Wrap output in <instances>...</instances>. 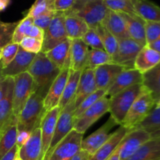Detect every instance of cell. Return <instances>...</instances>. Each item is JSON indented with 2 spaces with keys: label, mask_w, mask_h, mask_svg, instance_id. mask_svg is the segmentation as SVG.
<instances>
[{
  "label": "cell",
  "mask_w": 160,
  "mask_h": 160,
  "mask_svg": "<svg viewBox=\"0 0 160 160\" xmlns=\"http://www.w3.org/2000/svg\"><path fill=\"white\" fill-rule=\"evenodd\" d=\"M11 2L12 0H0V12H4L11 4Z\"/></svg>",
  "instance_id": "f5cc1de1"
},
{
  "label": "cell",
  "mask_w": 160,
  "mask_h": 160,
  "mask_svg": "<svg viewBox=\"0 0 160 160\" xmlns=\"http://www.w3.org/2000/svg\"><path fill=\"white\" fill-rule=\"evenodd\" d=\"M36 54L26 52L20 46L13 60L6 68L0 70V77L14 78L20 73L27 72Z\"/></svg>",
  "instance_id": "2e32d148"
},
{
  "label": "cell",
  "mask_w": 160,
  "mask_h": 160,
  "mask_svg": "<svg viewBox=\"0 0 160 160\" xmlns=\"http://www.w3.org/2000/svg\"><path fill=\"white\" fill-rule=\"evenodd\" d=\"M119 13L124 20L130 38L142 47L145 46V20L138 15H129L123 12Z\"/></svg>",
  "instance_id": "44dd1931"
},
{
  "label": "cell",
  "mask_w": 160,
  "mask_h": 160,
  "mask_svg": "<svg viewBox=\"0 0 160 160\" xmlns=\"http://www.w3.org/2000/svg\"><path fill=\"white\" fill-rule=\"evenodd\" d=\"M94 70L86 68L82 71L78 83L76 95H75V106L76 108L87 98L88 95L97 90Z\"/></svg>",
  "instance_id": "cb8c5ba5"
},
{
  "label": "cell",
  "mask_w": 160,
  "mask_h": 160,
  "mask_svg": "<svg viewBox=\"0 0 160 160\" xmlns=\"http://www.w3.org/2000/svg\"><path fill=\"white\" fill-rule=\"evenodd\" d=\"M95 31H97L101 38L105 51L108 54L110 55L112 57L114 56L118 49V40L110 32H109L102 25L97 27L95 28Z\"/></svg>",
  "instance_id": "e575fe53"
},
{
  "label": "cell",
  "mask_w": 160,
  "mask_h": 160,
  "mask_svg": "<svg viewBox=\"0 0 160 160\" xmlns=\"http://www.w3.org/2000/svg\"><path fill=\"white\" fill-rule=\"evenodd\" d=\"M88 52V46L81 38L71 40L70 69L83 71L87 66Z\"/></svg>",
  "instance_id": "d4e9b609"
},
{
  "label": "cell",
  "mask_w": 160,
  "mask_h": 160,
  "mask_svg": "<svg viewBox=\"0 0 160 160\" xmlns=\"http://www.w3.org/2000/svg\"><path fill=\"white\" fill-rule=\"evenodd\" d=\"M160 62V54L152 48L145 45L142 48L134 61V68L142 74L154 68Z\"/></svg>",
  "instance_id": "4316f807"
},
{
  "label": "cell",
  "mask_w": 160,
  "mask_h": 160,
  "mask_svg": "<svg viewBox=\"0 0 160 160\" xmlns=\"http://www.w3.org/2000/svg\"><path fill=\"white\" fill-rule=\"evenodd\" d=\"M142 84L152 93L156 102L160 98V62L143 74Z\"/></svg>",
  "instance_id": "d6a6232c"
},
{
  "label": "cell",
  "mask_w": 160,
  "mask_h": 160,
  "mask_svg": "<svg viewBox=\"0 0 160 160\" xmlns=\"http://www.w3.org/2000/svg\"><path fill=\"white\" fill-rule=\"evenodd\" d=\"M28 37L34 38L38 39V40L43 42L44 37H45V31L42 29H41L40 28H38V27L33 25L31 31H30L29 34H28Z\"/></svg>",
  "instance_id": "681fc988"
},
{
  "label": "cell",
  "mask_w": 160,
  "mask_h": 160,
  "mask_svg": "<svg viewBox=\"0 0 160 160\" xmlns=\"http://www.w3.org/2000/svg\"><path fill=\"white\" fill-rule=\"evenodd\" d=\"M129 131L128 128L120 126L115 132L112 133L109 140L103 144L93 156H90L88 160H107Z\"/></svg>",
  "instance_id": "7402d4cb"
},
{
  "label": "cell",
  "mask_w": 160,
  "mask_h": 160,
  "mask_svg": "<svg viewBox=\"0 0 160 160\" xmlns=\"http://www.w3.org/2000/svg\"><path fill=\"white\" fill-rule=\"evenodd\" d=\"M70 46L71 40L67 38L45 52L47 57L60 70L70 68Z\"/></svg>",
  "instance_id": "603a6c76"
},
{
  "label": "cell",
  "mask_w": 160,
  "mask_h": 160,
  "mask_svg": "<svg viewBox=\"0 0 160 160\" xmlns=\"http://www.w3.org/2000/svg\"><path fill=\"white\" fill-rule=\"evenodd\" d=\"M156 100L151 92L143 86L142 92L136 98L120 126L128 129H134L155 107Z\"/></svg>",
  "instance_id": "277c9868"
},
{
  "label": "cell",
  "mask_w": 160,
  "mask_h": 160,
  "mask_svg": "<svg viewBox=\"0 0 160 160\" xmlns=\"http://www.w3.org/2000/svg\"><path fill=\"white\" fill-rule=\"evenodd\" d=\"M107 160H109V159H107Z\"/></svg>",
  "instance_id": "94428289"
},
{
  "label": "cell",
  "mask_w": 160,
  "mask_h": 160,
  "mask_svg": "<svg viewBox=\"0 0 160 160\" xmlns=\"http://www.w3.org/2000/svg\"><path fill=\"white\" fill-rule=\"evenodd\" d=\"M20 45L17 43L8 44L7 45L2 48L1 58H0V70L4 69L13 60L16 55L17 54Z\"/></svg>",
  "instance_id": "b9f144b4"
},
{
  "label": "cell",
  "mask_w": 160,
  "mask_h": 160,
  "mask_svg": "<svg viewBox=\"0 0 160 160\" xmlns=\"http://www.w3.org/2000/svg\"><path fill=\"white\" fill-rule=\"evenodd\" d=\"M17 22H3L0 20V49L12 42V34Z\"/></svg>",
  "instance_id": "ab89813d"
},
{
  "label": "cell",
  "mask_w": 160,
  "mask_h": 160,
  "mask_svg": "<svg viewBox=\"0 0 160 160\" xmlns=\"http://www.w3.org/2000/svg\"><path fill=\"white\" fill-rule=\"evenodd\" d=\"M31 132L27 130H22V131H17V145L19 148H21L29 140L31 137Z\"/></svg>",
  "instance_id": "c3c4849f"
},
{
  "label": "cell",
  "mask_w": 160,
  "mask_h": 160,
  "mask_svg": "<svg viewBox=\"0 0 160 160\" xmlns=\"http://www.w3.org/2000/svg\"><path fill=\"white\" fill-rule=\"evenodd\" d=\"M12 112L18 117L28 100L34 92V84L32 78L28 71L14 77Z\"/></svg>",
  "instance_id": "ba28073f"
},
{
  "label": "cell",
  "mask_w": 160,
  "mask_h": 160,
  "mask_svg": "<svg viewBox=\"0 0 160 160\" xmlns=\"http://www.w3.org/2000/svg\"><path fill=\"white\" fill-rule=\"evenodd\" d=\"M19 148L16 145L12 148H11L0 160H15L18 156Z\"/></svg>",
  "instance_id": "f907efd6"
},
{
  "label": "cell",
  "mask_w": 160,
  "mask_h": 160,
  "mask_svg": "<svg viewBox=\"0 0 160 160\" xmlns=\"http://www.w3.org/2000/svg\"><path fill=\"white\" fill-rule=\"evenodd\" d=\"M126 68L116 63L99 66L94 70L97 88L107 90L117 76Z\"/></svg>",
  "instance_id": "ac0fdd59"
},
{
  "label": "cell",
  "mask_w": 160,
  "mask_h": 160,
  "mask_svg": "<svg viewBox=\"0 0 160 160\" xmlns=\"http://www.w3.org/2000/svg\"><path fill=\"white\" fill-rule=\"evenodd\" d=\"M20 46L28 52L38 54L40 52H42L43 42L38 39H36L34 38L31 37H25L22 39L20 43L19 44Z\"/></svg>",
  "instance_id": "ee69618b"
},
{
  "label": "cell",
  "mask_w": 160,
  "mask_h": 160,
  "mask_svg": "<svg viewBox=\"0 0 160 160\" xmlns=\"http://www.w3.org/2000/svg\"><path fill=\"white\" fill-rule=\"evenodd\" d=\"M81 39L92 49L105 50L101 38L95 29L89 28L88 31L84 34V36Z\"/></svg>",
  "instance_id": "7bdbcfd3"
},
{
  "label": "cell",
  "mask_w": 160,
  "mask_h": 160,
  "mask_svg": "<svg viewBox=\"0 0 160 160\" xmlns=\"http://www.w3.org/2000/svg\"><path fill=\"white\" fill-rule=\"evenodd\" d=\"M148 46L149 47V48L154 49L155 51L158 52L160 54V38L158 39V40L155 41V42H153L152 43L148 45Z\"/></svg>",
  "instance_id": "db71d44e"
},
{
  "label": "cell",
  "mask_w": 160,
  "mask_h": 160,
  "mask_svg": "<svg viewBox=\"0 0 160 160\" xmlns=\"http://www.w3.org/2000/svg\"><path fill=\"white\" fill-rule=\"evenodd\" d=\"M155 108H160V98L156 102V104H155Z\"/></svg>",
  "instance_id": "6f0895ef"
},
{
  "label": "cell",
  "mask_w": 160,
  "mask_h": 160,
  "mask_svg": "<svg viewBox=\"0 0 160 160\" xmlns=\"http://www.w3.org/2000/svg\"><path fill=\"white\" fill-rule=\"evenodd\" d=\"M103 2L109 10L129 15H137L131 0H103Z\"/></svg>",
  "instance_id": "f35d334b"
},
{
  "label": "cell",
  "mask_w": 160,
  "mask_h": 160,
  "mask_svg": "<svg viewBox=\"0 0 160 160\" xmlns=\"http://www.w3.org/2000/svg\"><path fill=\"white\" fill-rule=\"evenodd\" d=\"M20 160H21V159H20Z\"/></svg>",
  "instance_id": "6125c7cd"
},
{
  "label": "cell",
  "mask_w": 160,
  "mask_h": 160,
  "mask_svg": "<svg viewBox=\"0 0 160 160\" xmlns=\"http://www.w3.org/2000/svg\"><path fill=\"white\" fill-rule=\"evenodd\" d=\"M84 134L72 130L56 146L48 160H70L81 149Z\"/></svg>",
  "instance_id": "8fae6325"
},
{
  "label": "cell",
  "mask_w": 160,
  "mask_h": 160,
  "mask_svg": "<svg viewBox=\"0 0 160 160\" xmlns=\"http://www.w3.org/2000/svg\"><path fill=\"white\" fill-rule=\"evenodd\" d=\"M69 73L70 69L62 70L52 84L46 96L44 98V109L45 112L59 106L64 88L68 79Z\"/></svg>",
  "instance_id": "e0dca14e"
},
{
  "label": "cell",
  "mask_w": 160,
  "mask_h": 160,
  "mask_svg": "<svg viewBox=\"0 0 160 160\" xmlns=\"http://www.w3.org/2000/svg\"><path fill=\"white\" fill-rule=\"evenodd\" d=\"M108 63H113V61L112 56L108 54L105 50L92 49V48L89 50L86 68L95 70L99 66Z\"/></svg>",
  "instance_id": "836d02e7"
},
{
  "label": "cell",
  "mask_w": 160,
  "mask_h": 160,
  "mask_svg": "<svg viewBox=\"0 0 160 160\" xmlns=\"http://www.w3.org/2000/svg\"><path fill=\"white\" fill-rule=\"evenodd\" d=\"M53 3L54 0H35L34 4L28 9L26 17H31L34 19L46 11L54 10Z\"/></svg>",
  "instance_id": "60d3db41"
},
{
  "label": "cell",
  "mask_w": 160,
  "mask_h": 160,
  "mask_svg": "<svg viewBox=\"0 0 160 160\" xmlns=\"http://www.w3.org/2000/svg\"><path fill=\"white\" fill-rule=\"evenodd\" d=\"M102 25L117 40L130 38L124 20L119 12L109 10Z\"/></svg>",
  "instance_id": "83f0119b"
},
{
  "label": "cell",
  "mask_w": 160,
  "mask_h": 160,
  "mask_svg": "<svg viewBox=\"0 0 160 160\" xmlns=\"http://www.w3.org/2000/svg\"><path fill=\"white\" fill-rule=\"evenodd\" d=\"M81 73L82 71H78V70H73L70 69L68 79H67V84L64 88L63 93H62L59 106H58L60 110L63 109L73 98H75Z\"/></svg>",
  "instance_id": "1f68e13d"
},
{
  "label": "cell",
  "mask_w": 160,
  "mask_h": 160,
  "mask_svg": "<svg viewBox=\"0 0 160 160\" xmlns=\"http://www.w3.org/2000/svg\"><path fill=\"white\" fill-rule=\"evenodd\" d=\"M143 74L136 69H126L116 78L109 88L106 90V96L112 97L116 94L136 84H142Z\"/></svg>",
  "instance_id": "9a60e30c"
},
{
  "label": "cell",
  "mask_w": 160,
  "mask_h": 160,
  "mask_svg": "<svg viewBox=\"0 0 160 160\" xmlns=\"http://www.w3.org/2000/svg\"><path fill=\"white\" fill-rule=\"evenodd\" d=\"M151 139L150 133L143 129L130 130L108 159L127 160L133 156L144 144Z\"/></svg>",
  "instance_id": "5b68a950"
},
{
  "label": "cell",
  "mask_w": 160,
  "mask_h": 160,
  "mask_svg": "<svg viewBox=\"0 0 160 160\" xmlns=\"http://www.w3.org/2000/svg\"><path fill=\"white\" fill-rule=\"evenodd\" d=\"M33 25H34V19L31 17L25 16L24 18L18 21V24L16 27L12 34V43L20 44L22 39L24 38L25 37H28Z\"/></svg>",
  "instance_id": "8d00e7d4"
},
{
  "label": "cell",
  "mask_w": 160,
  "mask_h": 160,
  "mask_svg": "<svg viewBox=\"0 0 160 160\" xmlns=\"http://www.w3.org/2000/svg\"><path fill=\"white\" fill-rule=\"evenodd\" d=\"M117 123L114 121L113 119L111 117H109V120L101 128L92 133L87 138L82 140L81 149L87 152L90 155V156H93L96 152L97 150L109 140L112 134L109 133V131Z\"/></svg>",
  "instance_id": "4fadbf2b"
},
{
  "label": "cell",
  "mask_w": 160,
  "mask_h": 160,
  "mask_svg": "<svg viewBox=\"0 0 160 160\" xmlns=\"http://www.w3.org/2000/svg\"><path fill=\"white\" fill-rule=\"evenodd\" d=\"M1 52H2V49H0V58H1Z\"/></svg>",
  "instance_id": "680465c9"
},
{
  "label": "cell",
  "mask_w": 160,
  "mask_h": 160,
  "mask_svg": "<svg viewBox=\"0 0 160 160\" xmlns=\"http://www.w3.org/2000/svg\"><path fill=\"white\" fill-rule=\"evenodd\" d=\"M45 112L44 98L34 92L17 117V131L27 130L32 132L40 126Z\"/></svg>",
  "instance_id": "7a4b0ae2"
},
{
  "label": "cell",
  "mask_w": 160,
  "mask_h": 160,
  "mask_svg": "<svg viewBox=\"0 0 160 160\" xmlns=\"http://www.w3.org/2000/svg\"><path fill=\"white\" fill-rule=\"evenodd\" d=\"M76 3V0H54L53 8L55 12H67L70 11Z\"/></svg>",
  "instance_id": "7dc6e473"
},
{
  "label": "cell",
  "mask_w": 160,
  "mask_h": 160,
  "mask_svg": "<svg viewBox=\"0 0 160 160\" xmlns=\"http://www.w3.org/2000/svg\"><path fill=\"white\" fill-rule=\"evenodd\" d=\"M55 13L56 12L54 10H48L43 12L42 14L34 18V25L40 28L45 32L46 30L48 29Z\"/></svg>",
  "instance_id": "bcb514c9"
},
{
  "label": "cell",
  "mask_w": 160,
  "mask_h": 160,
  "mask_svg": "<svg viewBox=\"0 0 160 160\" xmlns=\"http://www.w3.org/2000/svg\"><path fill=\"white\" fill-rule=\"evenodd\" d=\"M13 78H6L4 92L0 99V131L13 116L12 99H13Z\"/></svg>",
  "instance_id": "ffe728a7"
},
{
  "label": "cell",
  "mask_w": 160,
  "mask_h": 160,
  "mask_svg": "<svg viewBox=\"0 0 160 160\" xmlns=\"http://www.w3.org/2000/svg\"><path fill=\"white\" fill-rule=\"evenodd\" d=\"M5 81H6V78L0 77V99H1L2 97L3 92H4Z\"/></svg>",
  "instance_id": "11a10c76"
},
{
  "label": "cell",
  "mask_w": 160,
  "mask_h": 160,
  "mask_svg": "<svg viewBox=\"0 0 160 160\" xmlns=\"http://www.w3.org/2000/svg\"><path fill=\"white\" fill-rule=\"evenodd\" d=\"M64 23L67 37L70 40L80 39L88 31L89 27L84 20L71 12H64Z\"/></svg>",
  "instance_id": "f1b7e54d"
},
{
  "label": "cell",
  "mask_w": 160,
  "mask_h": 160,
  "mask_svg": "<svg viewBox=\"0 0 160 160\" xmlns=\"http://www.w3.org/2000/svg\"><path fill=\"white\" fill-rule=\"evenodd\" d=\"M61 70L50 61L45 52L36 54L28 72L32 78L34 84V92L45 98Z\"/></svg>",
  "instance_id": "6da1fadb"
},
{
  "label": "cell",
  "mask_w": 160,
  "mask_h": 160,
  "mask_svg": "<svg viewBox=\"0 0 160 160\" xmlns=\"http://www.w3.org/2000/svg\"><path fill=\"white\" fill-rule=\"evenodd\" d=\"M76 109L75 98H73L65 107L61 109L56 122L54 134L49 148L43 160H48L56 145L73 130L74 123V112Z\"/></svg>",
  "instance_id": "52a82bcc"
},
{
  "label": "cell",
  "mask_w": 160,
  "mask_h": 160,
  "mask_svg": "<svg viewBox=\"0 0 160 160\" xmlns=\"http://www.w3.org/2000/svg\"><path fill=\"white\" fill-rule=\"evenodd\" d=\"M135 128L143 129L148 133L160 130V108H153L148 115Z\"/></svg>",
  "instance_id": "d590c367"
},
{
  "label": "cell",
  "mask_w": 160,
  "mask_h": 160,
  "mask_svg": "<svg viewBox=\"0 0 160 160\" xmlns=\"http://www.w3.org/2000/svg\"><path fill=\"white\" fill-rule=\"evenodd\" d=\"M17 117L12 116L0 131V159L17 145Z\"/></svg>",
  "instance_id": "484cf974"
},
{
  "label": "cell",
  "mask_w": 160,
  "mask_h": 160,
  "mask_svg": "<svg viewBox=\"0 0 160 160\" xmlns=\"http://www.w3.org/2000/svg\"><path fill=\"white\" fill-rule=\"evenodd\" d=\"M109 98L106 96L100 98L93 106L87 109L74 120L73 130L84 134L92 124L98 121L103 115L109 112Z\"/></svg>",
  "instance_id": "9c48e42d"
},
{
  "label": "cell",
  "mask_w": 160,
  "mask_h": 160,
  "mask_svg": "<svg viewBox=\"0 0 160 160\" xmlns=\"http://www.w3.org/2000/svg\"><path fill=\"white\" fill-rule=\"evenodd\" d=\"M127 160H160V138H151Z\"/></svg>",
  "instance_id": "4dcf8cb0"
},
{
  "label": "cell",
  "mask_w": 160,
  "mask_h": 160,
  "mask_svg": "<svg viewBox=\"0 0 160 160\" xmlns=\"http://www.w3.org/2000/svg\"><path fill=\"white\" fill-rule=\"evenodd\" d=\"M142 84H136L110 97L109 112L117 124H121L134 102L142 92Z\"/></svg>",
  "instance_id": "3957f363"
},
{
  "label": "cell",
  "mask_w": 160,
  "mask_h": 160,
  "mask_svg": "<svg viewBox=\"0 0 160 160\" xmlns=\"http://www.w3.org/2000/svg\"><path fill=\"white\" fill-rule=\"evenodd\" d=\"M89 158H90V155H89L87 152L81 149L70 160H88Z\"/></svg>",
  "instance_id": "816d5d0a"
},
{
  "label": "cell",
  "mask_w": 160,
  "mask_h": 160,
  "mask_svg": "<svg viewBox=\"0 0 160 160\" xmlns=\"http://www.w3.org/2000/svg\"><path fill=\"white\" fill-rule=\"evenodd\" d=\"M60 111L59 106L53 108L45 112L41 120L39 128L41 129V136H42V160L44 159L49 148Z\"/></svg>",
  "instance_id": "5bb4252c"
},
{
  "label": "cell",
  "mask_w": 160,
  "mask_h": 160,
  "mask_svg": "<svg viewBox=\"0 0 160 160\" xmlns=\"http://www.w3.org/2000/svg\"><path fill=\"white\" fill-rule=\"evenodd\" d=\"M109 9L105 5L103 0L80 3L76 1L73 7L68 12H71L84 20L89 28L95 29L102 24Z\"/></svg>",
  "instance_id": "8992f818"
},
{
  "label": "cell",
  "mask_w": 160,
  "mask_h": 160,
  "mask_svg": "<svg viewBox=\"0 0 160 160\" xmlns=\"http://www.w3.org/2000/svg\"><path fill=\"white\" fill-rule=\"evenodd\" d=\"M18 156L21 160H42V136L39 127L33 130L29 140L19 148Z\"/></svg>",
  "instance_id": "d6986e66"
},
{
  "label": "cell",
  "mask_w": 160,
  "mask_h": 160,
  "mask_svg": "<svg viewBox=\"0 0 160 160\" xmlns=\"http://www.w3.org/2000/svg\"><path fill=\"white\" fill-rule=\"evenodd\" d=\"M145 38L146 45L160 38V23L145 21Z\"/></svg>",
  "instance_id": "f6af8a7d"
},
{
  "label": "cell",
  "mask_w": 160,
  "mask_h": 160,
  "mask_svg": "<svg viewBox=\"0 0 160 160\" xmlns=\"http://www.w3.org/2000/svg\"><path fill=\"white\" fill-rule=\"evenodd\" d=\"M76 1L80 3H87V2H91L98 1V0H76Z\"/></svg>",
  "instance_id": "9f6ffc18"
},
{
  "label": "cell",
  "mask_w": 160,
  "mask_h": 160,
  "mask_svg": "<svg viewBox=\"0 0 160 160\" xmlns=\"http://www.w3.org/2000/svg\"><path fill=\"white\" fill-rule=\"evenodd\" d=\"M143 47L131 38L118 40V49L112 56L113 63L122 66L126 69H133L134 61Z\"/></svg>",
  "instance_id": "7c38bea8"
},
{
  "label": "cell",
  "mask_w": 160,
  "mask_h": 160,
  "mask_svg": "<svg viewBox=\"0 0 160 160\" xmlns=\"http://www.w3.org/2000/svg\"><path fill=\"white\" fill-rule=\"evenodd\" d=\"M106 96V91L103 89H97L95 92L91 94L87 97L78 107L75 109L74 112V120H77L80 116L82 115L88 108L93 106L96 102H98L100 98Z\"/></svg>",
  "instance_id": "74e56055"
},
{
  "label": "cell",
  "mask_w": 160,
  "mask_h": 160,
  "mask_svg": "<svg viewBox=\"0 0 160 160\" xmlns=\"http://www.w3.org/2000/svg\"><path fill=\"white\" fill-rule=\"evenodd\" d=\"M65 13L56 12L48 29L45 32L42 52H47L68 38L64 23Z\"/></svg>",
  "instance_id": "30bf717a"
},
{
  "label": "cell",
  "mask_w": 160,
  "mask_h": 160,
  "mask_svg": "<svg viewBox=\"0 0 160 160\" xmlns=\"http://www.w3.org/2000/svg\"><path fill=\"white\" fill-rule=\"evenodd\" d=\"M136 14L145 21L160 23V6L150 0H131Z\"/></svg>",
  "instance_id": "f546056e"
},
{
  "label": "cell",
  "mask_w": 160,
  "mask_h": 160,
  "mask_svg": "<svg viewBox=\"0 0 160 160\" xmlns=\"http://www.w3.org/2000/svg\"><path fill=\"white\" fill-rule=\"evenodd\" d=\"M15 160H20V159H19V157H17V159H16Z\"/></svg>",
  "instance_id": "91938a15"
}]
</instances>
